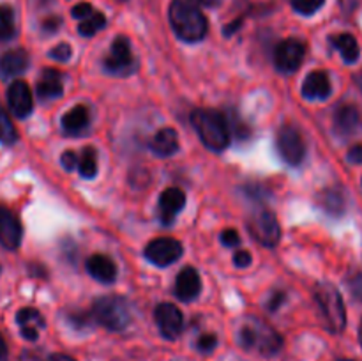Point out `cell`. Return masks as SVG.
<instances>
[{"instance_id": "cell-39", "label": "cell", "mask_w": 362, "mask_h": 361, "mask_svg": "<svg viewBox=\"0 0 362 361\" xmlns=\"http://www.w3.org/2000/svg\"><path fill=\"white\" fill-rule=\"evenodd\" d=\"M349 161L354 165H362V144L354 145L349 151Z\"/></svg>"}, {"instance_id": "cell-33", "label": "cell", "mask_w": 362, "mask_h": 361, "mask_svg": "<svg viewBox=\"0 0 362 361\" xmlns=\"http://www.w3.org/2000/svg\"><path fill=\"white\" fill-rule=\"evenodd\" d=\"M60 163H62V166L67 170V172H71V170L76 168L78 163H80V156H78L74 151H66L62 156H60Z\"/></svg>"}, {"instance_id": "cell-44", "label": "cell", "mask_w": 362, "mask_h": 361, "mask_svg": "<svg viewBox=\"0 0 362 361\" xmlns=\"http://www.w3.org/2000/svg\"><path fill=\"white\" fill-rule=\"evenodd\" d=\"M0 361H7V345L0 335Z\"/></svg>"}, {"instance_id": "cell-16", "label": "cell", "mask_w": 362, "mask_h": 361, "mask_svg": "<svg viewBox=\"0 0 362 361\" xmlns=\"http://www.w3.org/2000/svg\"><path fill=\"white\" fill-rule=\"evenodd\" d=\"M202 280L197 269L184 268L175 280V296L184 303H191L200 296Z\"/></svg>"}, {"instance_id": "cell-18", "label": "cell", "mask_w": 362, "mask_h": 361, "mask_svg": "<svg viewBox=\"0 0 362 361\" xmlns=\"http://www.w3.org/2000/svg\"><path fill=\"white\" fill-rule=\"evenodd\" d=\"M30 64L28 53L25 50H9L0 57V76L14 78L25 73Z\"/></svg>"}, {"instance_id": "cell-42", "label": "cell", "mask_w": 362, "mask_h": 361, "mask_svg": "<svg viewBox=\"0 0 362 361\" xmlns=\"http://www.w3.org/2000/svg\"><path fill=\"white\" fill-rule=\"evenodd\" d=\"M194 6H204V7H216L221 0H191Z\"/></svg>"}, {"instance_id": "cell-8", "label": "cell", "mask_w": 362, "mask_h": 361, "mask_svg": "<svg viewBox=\"0 0 362 361\" xmlns=\"http://www.w3.org/2000/svg\"><path fill=\"white\" fill-rule=\"evenodd\" d=\"M247 229L253 234L255 239L264 244V246L274 248L281 239V227H279L278 218L269 209H262V211L255 212L253 218L247 223Z\"/></svg>"}, {"instance_id": "cell-2", "label": "cell", "mask_w": 362, "mask_h": 361, "mask_svg": "<svg viewBox=\"0 0 362 361\" xmlns=\"http://www.w3.org/2000/svg\"><path fill=\"white\" fill-rule=\"evenodd\" d=\"M191 124H193L200 140L205 144V147H209L211 151L221 152L228 147L230 127L228 120L223 113L207 108L194 110L191 113Z\"/></svg>"}, {"instance_id": "cell-48", "label": "cell", "mask_w": 362, "mask_h": 361, "mask_svg": "<svg viewBox=\"0 0 362 361\" xmlns=\"http://www.w3.org/2000/svg\"><path fill=\"white\" fill-rule=\"evenodd\" d=\"M120 2H122V0H120Z\"/></svg>"}, {"instance_id": "cell-37", "label": "cell", "mask_w": 362, "mask_h": 361, "mask_svg": "<svg viewBox=\"0 0 362 361\" xmlns=\"http://www.w3.org/2000/svg\"><path fill=\"white\" fill-rule=\"evenodd\" d=\"M349 285H350V290H352L354 297L362 301V273H357V275H354L352 278H350Z\"/></svg>"}, {"instance_id": "cell-43", "label": "cell", "mask_w": 362, "mask_h": 361, "mask_svg": "<svg viewBox=\"0 0 362 361\" xmlns=\"http://www.w3.org/2000/svg\"><path fill=\"white\" fill-rule=\"evenodd\" d=\"M48 361H76V360L71 356H67V354H52Z\"/></svg>"}, {"instance_id": "cell-23", "label": "cell", "mask_w": 362, "mask_h": 361, "mask_svg": "<svg viewBox=\"0 0 362 361\" xmlns=\"http://www.w3.org/2000/svg\"><path fill=\"white\" fill-rule=\"evenodd\" d=\"M37 96L42 101H49V99H57L62 96L64 85H62V74L55 69H45L37 84Z\"/></svg>"}, {"instance_id": "cell-26", "label": "cell", "mask_w": 362, "mask_h": 361, "mask_svg": "<svg viewBox=\"0 0 362 361\" xmlns=\"http://www.w3.org/2000/svg\"><path fill=\"white\" fill-rule=\"evenodd\" d=\"M320 202L322 207L332 216H341L345 212L346 202H345V195L341 193L339 190H325L324 193L320 195Z\"/></svg>"}, {"instance_id": "cell-14", "label": "cell", "mask_w": 362, "mask_h": 361, "mask_svg": "<svg viewBox=\"0 0 362 361\" xmlns=\"http://www.w3.org/2000/svg\"><path fill=\"white\" fill-rule=\"evenodd\" d=\"M362 130L361 112L354 105H341L334 112V131L343 138L357 134Z\"/></svg>"}, {"instance_id": "cell-34", "label": "cell", "mask_w": 362, "mask_h": 361, "mask_svg": "<svg viewBox=\"0 0 362 361\" xmlns=\"http://www.w3.org/2000/svg\"><path fill=\"white\" fill-rule=\"evenodd\" d=\"M92 13H94V9H92V6L88 2H80V4H76L73 9H71V14H73V18H76V20H80V21L90 16Z\"/></svg>"}, {"instance_id": "cell-31", "label": "cell", "mask_w": 362, "mask_h": 361, "mask_svg": "<svg viewBox=\"0 0 362 361\" xmlns=\"http://www.w3.org/2000/svg\"><path fill=\"white\" fill-rule=\"evenodd\" d=\"M216 345H218V336L212 335V333L202 335L200 338H198V342H197V349L200 350V353H204V354L212 353V350L216 349Z\"/></svg>"}, {"instance_id": "cell-7", "label": "cell", "mask_w": 362, "mask_h": 361, "mask_svg": "<svg viewBox=\"0 0 362 361\" xmlns=\"http://www.w3.org/2000/svg\"><path fill=\"white\" fill-rule=\"evenodd\" d=\"M276 147L283 161L290 166H299L306 158V142L299 130L293 126H283L276 137Z\"/></svg>"}, {"instance_id": "cell-38", "label": "cell", "mask_w": 362, "mask_h": 361, "mask_svg": "<svg viewBox=\"0 0 362 361\" xmlns=\"http://www.w3.org/2000/svg\"><path fill=\"white\" fill-rule=\"evenodd\" d=\"M233 262H235L237 268H247V265L251 264L250 251H246V250L235 251V255H233Z\"/></svg>"}, {"instance_id": "cell-5", "label": "cell", "mask_w": 362, "mask_h": 361, "mask_svg": "<svg viewBox=\"0 0 362 361\" xmlns=\"http://www.w3.org/2000/svg\"><path fill=\"white\" fill-rule=\"evenodd\" d=\"M92 317L110 331H122L131 322V306L120 296L99 297L92 306Z\"/></svg>"}, {"instance_id": "cell-27", "label": "cell", "mask_w": 362, "mask_h": 361, "mask_svg": "<svg viewBox=\"0 0 362 361\" xmlns=\"http://www.w3.org/2000/svg\"><path fill=\"white\" fill-rule=\"evenodd\" d=\"M105 27H106V16L103 13H99V11H94L90 16L80 21V25H78V32H80V35H83V38H92V35H95Z\"/></svg>"}, {"instance_id": "cell-15", "label": "cell", "mask_w": 362, "mask_h": 361, "mask_svg": "<svg viewBox=\"0 0 362 361\" xmlns=\"http://www.w3.org/2000/svg\"><path fill=\"white\" fill-rule=\"evenodd\" d=\"M186 205V195L179 188H168L159 197V216L165 225H172L175 222L177 214Z\"/></svg>"}, {"instance_id": "cell-47", "label": "cell", "mask_w": 362, "mask_h": 361, "mask_svg": "<svg viewBox=\"0 0 362 361\" xmlns=\"http://www.w3.org/2000/svg\"><path fill=\"white\" fill-rule=\"evenodd\" d=\"M338 361H354V360H345V357H341V360H338Z\"/></svg>"}, {"instance_id": "cell-1", "label": "cell", "mask_w": 362, "mask_h": 361, "mask_svg": "<svg viewBox=\"0 0 362 361\" xmlns=\"http://www.w3.org/2000/svg\"><path fill=\"white\" fill-rule=\"evenodd\" d=\"M168 20L177 38L186 42H198L207 35L209 23L200 9L187 0H172Z\"/></svg>"}, {"instance_id": "cell-24", "label": "cell", "mask_w": 362, "mask_h": 361, "mask_svg": "<svg viewBox=\"0 0 362 361\" xmlns=\"http://www.w3.org/2000/svg\"><path fill=\"white\" fill-rule=\"evenodd\" d=\"M332 46L341 53L346 64H356L361 57V48L357 39L352 34H338L331 38Z\"/></svg>"}, {"instance_id": "cell-22", "label": "cell", "mask_w": 362, "mask_h": 361, "mask_svg": "<svg viewBox=\"0 0 362 361\" xmlns=\"http://www.w3.org/2000/svg\"><path fill=\"white\" fill-rule=\"evenodd\" d=\"M16 322L21 328V336L30 342L37 340L39 328H45V319L35 308H21L16 314Z\"/></svg>"}, {"instance_id": "cell-36", "label": "cell", "mask_w": 362, "mask_h": 361, "mask_svg": "<svg viewBox=\"0 0 362 361\" xmlns=\"http://www.w3.org/2000/svg\"><path fill=\"white\" fill-rule=\"evenodd\" d=\"M69 322L74 326V328L78 329H83V328H88L90 326V315L87 314H71L69 315Z\"/></svg>"}, {"instance_id": "cell-9", "label": "cell", "mask_w": 362, "mask_h": 361, "mask_svg": "<svg viewBox=\"0 0 362 361\" xmlns=\"http://www.w3.org/2000/svg\"><path fill=\"white\" fill-rule=\"evenodd\" d=\"M304 57H306V45L299 39H285L276 46L274 52V64L276 69L283 74H292L303 64Z\"/></svg>"}, {"instance_id": "cell-35", "label": "cell", "mask_w": 362, "mask_h": 361, "mask_svg": "<svg viewBox=\"0 0 362 361\" xmlns=\"http://www.w3.org/2000/svg\"><path fill=\"white\" fill-rule=\"evenodd\" d=\"M221 243L225 244V246H228V248L239 246L240 237H239V234H237V230H233V229L223 230V232H221Z\"/></svg>"}, {"instance_id": "cell-41", "label": "cell", "mask_w": 362, "mask_h": 361, "mask_svg": "<svg viewBox=\"0 0 362 361\" xmlns=\"http://www.w3.org/2000/svg\"><path fill=\"white\" fill-rule=\"evenodd\" d=\"M283 299H285V294H283V292H276L274 296H272L271 299H269V303H267L269 310H271V311H276V310H278L279 304L283 303Z\"/></svg>"}, {"instance_id": "cell-4", "label": "cell", "mask_w": 362, "mask_h": 361, "mask_svg": "<svg viewBox=\"0 0 362 361\" xmlns=\"http://www.w3.org/2000/svg\"><path fill=\"white\" fill-rule=\"evenodd\" d=\"M239 345L246 350H257L262 356H272L281 349L283 338L271 326L255 319L240 328Z\"/></svg>"}, {"instance_id": "cell-20", "label": "cell", "mask_w": 362, "mask_h": 361, "mask_svg": "<svg viewBox=\"0 0 362 361\" xmlns=\"http://www.w3.org/2000/svg\"><path fill=\"white\" fill-rule=\"evenodd\" d=\"M87 271L92 278H95L98 282L103 283H112L115 282L117 278V265L115 262L112 260L106 255H92V257L87 258Z\"/></svg>"}, {"instance_id": "cell-12", "label": "cell", "mask_w": 362, "mask_h": 361, "mask_svg": "<svg viewBox=\"0 0 362 361\" xmlns=\"http://www.w3.org/2000/svg\"><path fill=\"white\" fill-rule=\"evenodd\" d=\"M7 105H9L11 112L18 119H25L32 113L34 98H32L30 87L23 80H16L9 85V88H7Z\"/></svg>"}, {"instance_id": "cell-6", "label": "cell", "mask_w": 362, "mask_h": 361, "mask_svg": "<svg viewBox=\"0 0 362 361\" xmlns=\"http://www.w3.org/2000/svg\"><path fill=\"white\" fill-rule=\"evenodd\" d=\"M103 67H105L106 73L113 74V76H129L136 71L138 62L131 52L129 39L119 35L113 41L108 57L103 60Z\"/></svg>"}, {"instance_id": "cell-28", "label": "cell", "mask_w": 362, "mask_h": 361, "mask_svg": "<svg viewBox=\"0 0 362 361\" xmlns=\"http://www.w3.org/2000/svg\"><path fill=\"white\" fill-rule=\"evenodd\" d=\"M78 170H80V176L85 177V179H94L98 176V158H95L94 147H85L81 151Z\"/></svg>"}, {"instance_id": "cell-17", "label": "cell", "mask_w": 362, "mask_h": 361, "mask_svg": "<svg viewBox=\"0 0 362 361\" xmlns=\"http://www.w3.org/2000/svg\"><path fill=\"white\" fill-rule=\"evenodd\" d=\"M332 85L325 71H313L303 84V96L310 101H324L331 96Z\"/></svg>"}, {"instance_id": "cell-3", "label": "cell", "mask_w": 362, "mask_h": 361, "mask_svg": "<svg viewBox=\"0 0 362 361\" xmlns=\"http://www.w3.org/2000/svg\"><path fill=\"white\" fill-rule=\"evenodd\" d=\"M315 299L327 331L341 333L346 326V310L339 290L331 283L320 282L315 287Z\"/></svg>"}, {"instance_id": "cell-32", "label": "cell", "mask_w": 362, "mask_h": 361, "mask_svg": "<svg viewBox=\"0 0 362 361\" xmlns=\"http://www.w3.org/2000/svg\"><path fill=\"white\" fill-rule=\"evenodd\" d=\"M49 57L57 62H67L71 59V46L67 42H60L55 48L49 50Z\"/></svg>"}, {"instance_id": "cell-19", "label": "cell", "mask_w": 362, "mask_h": 361, "mask_svg": "<svg viewBox=\"0 0 362 361\" xmlns=\"http://www.w3.org/2000/svg\"><path fill=\"white\" fill-rule=\"evenodd\" d=\"M90 126V112L87 106L76 105L62 117V130L71 137H80Z\"/></svg>"}, {"instance_id": "cell-11", "label": "cell", "mask_w": 362, "mask_h": 361, "mask_svg": "<svg viewBox=\"0 0 362 361\" xmlns=\"http://www.w3.org/2000/svg\"><path fill=\"white\" fill-rule=\"evenodd\" d=\"M156 324L165 338L175 340L184 329V315L175 304L161 303L154 310Z\"/></svg>"}, {"instance_id": "cell-29", "label": "cell", "mask_w": 362, "mask_h": 361, "mask_svg": "<svg viewBox=\"0 0 362 361\" xmlns=\"http://www.w3.org/2000/svg\"><path fill=\"white\" fill-rule=\"evenodd\" d=\"M18 140V131L14 127L13 120L9 119L4 106L0 105V144L13 145Z\"/></svg>"}, {"instance_id": "cell-25", "label": "cell", "mask_w": 362, "mask_h": 361, "mask_svg": "<svg viewBox=\"0 0 362 361\" xmlns=\"http://www.w3.org/2000/svg\"><path fill=\"white\" fill-rule=\"evenodd\" d=\"M16 16L14 9L7 4L0 6V41L6 42L16 38Z\"/></svg>"}, {"instance_id": "cell-13", "label": "cell", "mask_w": 362, "mask_h": 361, "mask_svg": "<svg viewBox=\"0 0 362 361\" xmlns=\"http://www.w3.org/2000/svg\"><path fill=\"white\" fill-rule=\"evenodd\" d=\"M23 229L14 212L0 205V244L7 250H16L21 244Z\"/></svg>"}, {"instance_id": "cell-40", "label": "cell", "mask_w": 362, "mask_h": 361, "mask_svg": "<svg viewBox=\"0 0 362 361\" xmlns=\"http://www.w3.org/2000/svg\"><path fill=\"white\" fill-rule=\"evenodd\" d=\"M60 23H62V21H60V18L52 16V18H48V20L42 21V30H45V32H57V30H59Z\"/></svg>"}, {"instance_id": "cell-21", "label": "cell", "mask_w": 362, "mask_h": 361, "mask_svg": "<svg viewBox=\"0 0 362 361\" xmlns=\"http://www.w3.org/2000/svg\"><path fill=\"white\" fill-rule=\"evenodd\" d=\"M151 151L159 158H168L179 151V134L173 127H163L151 140Z\"/></svg>"}, {"instance_id": "cell-10", "label": "cell", "mask_w": 362, "mask_h": 361, "mask_svg": "<svg viewBox=\"0 0 362 361\" xmlns=\"http://www.w3.org/2000/svg\"><path fill=\"white\" fill-rule=\"evenodd\" d=\"M182 244L173 237H158V239L151 241L145 248V258L154 265H159V268H166V265L177 262L182 257Z\"/></svg>"}, {"instance_id": "cell-46", "label": "cell", "mask_w": 362, "mask_h": 361, "mask_svg": "<svg viewBox=\"0 0 362 361\" xmlns=\"http://www.w3.org/2000/svg\"><path fill=\"white\" fill-rule=\"evenodd\" d=\"M359 340H361V345H362V322H361V329H359Z\"/></svg>"}, {"instance_id": "cell-30", "label": "cell", "mask_w": 362, "mask_h": 361, "mask_svg": "<svg viewBox=\"0 0 362 361\" xmlns=\"http://www.w3.org/2000/svg\"><path fill=\"white\" fill-rule=\"evenodd\" d=\"M325 4V0H292V7L303 16H311V14L317 13L322 6Z\"/></svg>"}, {"instance_id": "cell-45", "label": "cell", "mask_w": 362, "mask_h": 361, "mask_svg": "<svg viewBox=\"0 0 362 361\" xmlns=\"http://www.w3.org/2000/svg\"><path fill=\"white\" fill-rule=\"evenodd\" d=\"M357 84H359V87H361V91H362V74L359 78H357Z\"/></svg>"}]
</instances>
